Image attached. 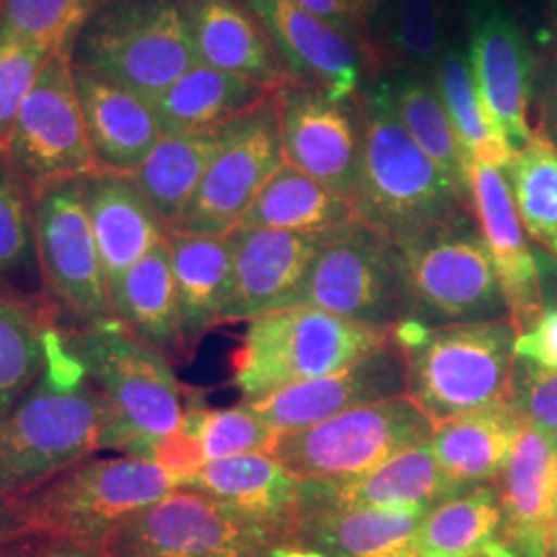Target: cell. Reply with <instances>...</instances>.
Here are the masks:
<instances>
[{"instance_id": "1", "label": "cell", "mask_w": 557, "mask_h": 557, "mask_svg": "<svg viewBox=\"0 0 557 557\" xmlns=\"http://www.w3.org/2000/svg\"><path fill=\"white\" fill-rule=\"evenodd\" d=\"M112 425L108 400L54 324L40 376L0 418V496H20L106 450Z\"/></svg>"}, {"instance_id": "2", "label": "cell", "mask_w": 557, "mask_h": 557, "mask_svg": "<svg viewBox=\"0 0 557 557\" xmlns=\"http://www.w3.org/2000/svg\"><path fill=\"white\" fill-rule=\"evenodd\" d=\"M359 165L351 205L359 221L397 246L469 213L450 182L405 131L391 87L359 106Z\"/></svg>"}, {"instance_id": "3", "label": "cell", "mask_w": 557, "mask_h": 557, "mask_svg": "<svg viewBox=\"0 0 557 557\" xmlns=\"http://www.w3.org/2000/svg\"><path fill=\"white\" fill-rule=\"evenodd\" d=\"M393 338L407 361V397L440 421L508 398L518 333L510 319L425 326L405 320Z\"/></svg>"}, {"instance_id": "4", "label": "cell", "mask_w": 557, "mask_h": 557, "mask_svg": "<svg viewBox=\"0 0 557 557\" xmlns=\"http://www.w3.org/2000/svg\"><path fill=\"white\" fill-rule=\"evenodd\" d=\"M200 60L180 0H98L73 48V64L153 100Z\"/></svg>"}, {"instance_id": "5", "label": "cell", "mask_w": 557, "mask_h": 557, "mask_svg": "<svg viewBox=\"0 0 557 557\" xmlns=\"http://www.w3.org/2000/svg\"><path fill=\"white\" fill-rule=\"evenodd\" d=\"M182 487L140 458H85L13 496L32 533L101 549L126 518Z\"/></svg>"}, {"instance_id": "6", "label": "cell", "mask_w": 557, "mask_h": 557, "mask_svg": "<svg viewBox=\"0 0 557 557\" xmlns=\"http://www.w3.org/2000/svg\"><path fill=\"white\" fill-rule=\"evenodd\" d=\"M393 337L312 306H289L250 320L234 356L244 400L338 372Z\"/></svg>"}, {"instance_id": "7", "label": "cell", "mask_w": 557, "mask_h": 557, "mask_svg": "<svg viewBox=\"0 0 557 557\" xmlns=\"http://www.w3.org/2000/svg\"><path fill=\"white\" fill-rule=\"evenodd\" d=\"M64 333L112 409L114 425L106 450L122 453L135 440L178 430L184 398L163 351L135 337L114 317Z\"/></svg>"}, {"instance_id": "8", "label": "cell", "mask_w": 557, "mask_h": 557, "mask_svg": "<svg viewBox=\"0 0 557 557\" xmlns=\"http://www.w3.org/2000/svg\"><path fill=\"white\" fill-rule=\"evenodd\" d=\"M296 306L393 331L411 317L397 244L359 220L326 232Z\"/></svg>"}, {"instance_id": "9", "label": "cell", "mask_w": 557, "mask_h": 557, "mask_svg": "<svg viewBox=\"0 0 557 557\" xmlns=\"http://www.w3.org/2000/svg\"><path fill=\"white\" fill-rule=\"evenodd\" d=\"M287 531L178 487L126 518L103 543L106 557H273Z\"/></svg>"}, {"instance_id": "10", "label": "cell", "mask_w": 557, "mask_h": 557, "mask_svg": "<svg viewBox=\"0 0 557 557\" xmlns=\"http://www.w3.org/2000/svg\"><path fill=\"white\" fill-rule=\"evenodd\" d=\"M467 213L398 246L411 317L434 329L510 319L492 259Z\"/></svg>"}, {"instance_id": "11", "label": "cell", "mask_w": 557, "mask_h": 557, "mask_svg": "<svg viewBox=\"0 0 557 557\" xmlns=\"http://www.w3.org/2000/svg\"><path fill=\"white\" fill-rule=\"evenodd\" d=\"M432 436L434 423L403 395L278 434L271 453L299 479H337L376 469Z\"/></svg>"}, {"instance_id": "12", "label": "cell", "mask_w": 557, "mask_h": 557, "mask_svg": "<svg viewBox=\"0 0 557 557\" xmlns=\"http://www.w3.org/2000/svg\"><path fill=\"white\" fill-rule=\"evenodd\" d=\"M2 158L32 197L46 184L100 170L81 110L73 52L46 59Z\"/></svg>"}, {"instance_id": "13", "label": "cell", "mask_w": 557, "mask_h": 557, "mask_svg": "<svg viewBox=\"0 0 557 557\" xmlns=\"http://www.w3.org/2000/svg\"><path fill=\"white\" fill-rule=\"evenodd\" d=\"M34 234L41 277L57 314L77 331L112 319L108 281L81 178L46 184L34 195Z\"/></svg>"}, {"instance_id": "14", "label": "cell", "mask_w": 557, "mask_h": 557, "mask_svg": "<svg viewBox=\"0 0 557 557\" xmlns=\"http://www.w3.org/2000/svg\"><path fill=\"white\" fill-rule=\"evenodd\" d=\"M285 163L278 91L221 126L220 147L174 232L227 236ZM172 232V234H174Z\"/></svg>"}, {"instance_id": "15", "label": "cell", "mask_w": 557, "mask_h": 557, "mask_svg": "<svg viewBox=\"0 0 557 557\" xmlns=\"http://www.w3.org/2000/svg\"><path fill=\"white\" fill-rule=\"evenodd\" d=\"M469 64L479 98L494 128L517 153L533 131V54L515 17L496 0H478L471 9Z\"/></svg>"}, {"instance_id": "16", "label": "cell", "mask_w": 557, "mask_h": 557, "mask_svg": "<svg viewBox=\"0 0 557 557\" xmlns=\"http://www.w3.org/2000/svg\"><path fill=\"white\" fill-rule=\"evenodd\" d=\"M403 395H407V361L397 341L391 337L338 372L244 403L278 434H285L361 405Z\"/></svg>"}, {"instance_id": "17", "label": "cell", "mask_w": 557, "mask_h": 557, "mask_svg": "<svg viewBox=\"0 0 557 557\" xmlns=\"http://www.w3.org/2000/svg\"><path fill=\"white\" fill-rule=\"evenodd\" d=\"M278 112L285 161L351 202L361 135L349 101H335L314 85L289 83L278 89Z\"/></svg>"}, {"instance_id": "18", "label": "cell", "mask_w": 557, "mask_h": 557, "mask_svg": "<svg viewBox=\"0 0 557 557\" xmlns=\"http://www.w3.org/2000/svg\"><path fill=\"white\" fill-rule=\"evenodd\" d=\"M469 207L492 259L502 294L518 335L527 333L543 312L537 255L527 242L506 174L471 161Z\"/></svg>"}, {"instance_id": "19", "label": "cell", "mask_w": 557, "mask_h": 557, "mask_svg": "<svg viewBox=\"0 0 557 557\" xmlns=\"http://www.w3.org/2000/svg\"><path fill=\"white\" fill-rule=\"evenodd\" d=\"M232 294L221 322H238L296 306L324 234L236 227Z\"/></svg>"}, {"instance_id": "20", "label": "cell", "mask_w": 557, "mask_h": 557, "mask_svg": "<svg viewBox=\"0 0 557 557\" xmlns=\"http://www.w3.org/2000/svg\"><path fill=\"white\" fill-rule=\"evenodd\" d=\"M246 2L294 83L320 87L335 101H349L358 94L361 48L356 41L292 0Z\"/></svg>"}, {"instance_id": "21", "label": "cell", "mask_w": 557, "mask_h": 557, "mask_svg": "<svg viewBox=\"0 0 557 557\" xmlns=\"http://www.w3.org/2000/svg\"><path fill=\"white\" fill-rule=\"evenodd\" d=\"M499 533L517 557H549L557 531V446L520 421L498 478Z\"/></svg>"}, {"instance_id": "22", "label": "cell", "mask_w": 557, "mask_h": 557, "mask_svg": "<svg viewBox=\"0 0 557 557\" xmlns=\"http://www.w3.org/2000/svg\"><path fill=\"white\" fill-rule=\"evenodd\" d=\"M471 490L448 478L425 442L376 469L337 479H301V510L312 508H438ZM299 510V512H301Z\"/></svg>"}, {"instance_id": "23", "label": "cell", "mask_w": 557, "mask_h": 557, "mask_svg": "<svg viewBox=\"0 0 557 557\" xmlns=\"http://www.w3.org/2000/svg\"><path fill=\"white\" fill-rule=\"evenodd\" d=\"M81 186L108 292H112L170 234L131 174L96 170L81 178Z\"/></svg>"}, {"instance_id": "24", "label": "cell", "mask_w": 557, "mask_h": 557, "mask_svg": "<svg viewBox=\"0 0 557 557\" xmlns=\"http://www.w3.org/2000/svg\"><path fill=\"white\" fill-rule=\"evenodd\" d=\"M202 64L269 91L294 83L260 21L236 0H180Z\"/></svg>"}, {"instance_id": "25", "label": "cell", "mask_w": 557, "mask_h": 557, "mask_svg": "<svg viewBox=\"0 0 557 557\" xmlns=\"http://www.w3.org/2000/svg\"><path fill=\"white\" fill-rule=\"evenodd\" d=\"M428 508H312L301 510L287 541L322 557H395L409 543Z\"/></svg>"}, {"instance_id": "26", "label": "cell", "mask_w": 557, "mask_h": 557, "mask_svg": "<svg viewBox=\"0 0 557 557\" xmlns=\"http://www.w3.org/2000/svg\"><path fill=\"white\" fill-rule=\"evenodd\" d=\"M81 110L100 170L133 174L163 133L149 101L75 66Z\"/></svg>"}, {"instance_id": "27", "label": "cell", "mask_w": 557, "mask_h": 557, "mask_svg": "<svg viewBox=\"0 0 557 557\" xmlns=\"http://www.w3.org/2000/svg\"><path fill=\"white\" fill-rule=\"evenodd\" d=\"M246 517L289 529L301 510V479L273 453L209 460L186 485Z\"/></svg>"}, {"instance_id": "28", "label": "cell", "mask_w": 557, "mask_h": 557, "mask_svg": "<svg viewBox=\"0 0 557 557\" xmlns=\"http://www.w3.org/2000/svg\"><path fill=\"white\" fill-rule=\"evenodd\" d=\"M168 239L184 341L195 343L209 329L221 324V314L232 294L234 244L230 234L174 232Z\"/></svg>"}, {"instance_id": "29", "label": "cell", "mask_w": 557, "mask_h": 557, "mask_svg": "<svg viewBox=\"0 0 557 557\" xmlns=\"http://www.w3.org/2000/svg\"><path fill=\"white\" fill-rule=\"evenodd\" d=\"M520 419L508 400L490 405L434 425L430 440L442 471L465 490L492 483L502 475L515 440Z\"/></svg>"}, {"instance_id": "30", "label": "cell", "mask_w": 557, "mask_h": 557, "mask_svg": "<svg viewBox=\"0 0 557 557\" xmlns=\"http://www.w3.org/2000/svg\"><path fill=\"white\" fill-rule=\"evenodd\" d=\"M112 314L135 337L163 354L186 345L178 292L172 271L170 239L160 244L120 278L110 292Z\"/></svg>"}, {"instance_id": "31", "label": "cell", "mask_w": 557, "mask_h": 557, "mask_svg": "<svg viewBox=\"0 0 557 557\" xmlns=\"http://www.w3.org/2000/svg\"><path fill=\"white\" fill-rule=\"evenodd\" d=\"M271 94L275 91L199 62L149 100V106L156 112L163 137H168L218 128L252 110Z\"/></svg>"}, {"instance_id": "32", "label": "cell", "mask_w": 557, "mask_h": 557, "mask_svg": "<svg viewBox=\"0 0 557 557\" xmlns=\"http://www.w3.org/2000/svg\"><path fill=\"white\" fill-rule=\"evenodd\" d=\"M358 220L354 205L287 161L267 180L238 227L326 234Z\"/></svg>"}, {"instance_id": "33", "label": "cell", "mask_w": 557, "mask_h": 557, "mask_svg": "<svg viewBox=\"0 0 557 557\" xmlns=\"http://www.w3.org/2000/svg\"><path fill=\"white\" fill-rule=\"evenodd\" d=\"M499 527L498 485L485 483L428 512L409 552L418 557H517Z\"/></svg>"}, {"instance_id": "34", "label": "cell", "mask_w": 557, "mask_h": 557, "mask_svg": "<svg viewBox=\"0 0 557 557\" xmlns=\"http://www.w3.org/2000/svg\"><path fill=\"white\" fill-rule=\"evenodd\" d=\"M221 126L161 137L149 158L131 174L168 234L178 227L218 153Z\"/></svg>"}, {"instance_id": "35", "label": "cell", "mask_w": 557, "mask_h": 557, "mask_svg": "<svg viewBox=\"0 0 557 557\" xmlns=\"http://www.w3.org/2000/svg\"><path fill=\"white\" fill-rule=\"evenodd\" d=\"M54 324L44 304L0 283V418L40 376Z\"/></svg>"}, {"instance_id": "36", "label": "cell", "mask_w": 557, "mask_h": 557, "mask_svg": "<svg viewBox=\"0 0 557 557\" xmlns=\"http://www.w3.org/2000/svg\"><path fill=\"white\" fill-rule=\"evenodd\" d=\"M391 98L405 131L469 205V165L473 160L458 139L436 87L418 79L403 81L391 89Z\"/></svg>"}, {"instance_id": "37", "label": "cell", "mask_w": 557, "mask_h": 557, "mask_svg": "<svg viewBox=\"0 0 557 557\" xmlns=\"http://www.w3.org/2000/svg\"><path fill=\"white\" fill-rule=\"evenodd\" d=\"M436 91L471 160L504 172L515 158V151L487 119L473 81L469 54L457 44L444 48L440 54Z\"/></svg>"}, {"instance_id": "38", "label": "cell", "mask_w": 557, "mask_h": 557, "mask_svg": "<svg viewBox=\"0 0 557 557\" xmlns=\"http://www.w3.org/2000/svg\"><path fill=\"white\" fill-rule=\"evenodd\" d=\"M524 232L557 260V145L533 131L504 170Z\"/></svg>"}, {"instance_id": "39", "label": "cell", "mask_w": 557, "mask_h": 557, "mask_svg": "<svg viewBox=\"0 0 557 557\" xmlns=\"http://www.w3.org/2000/svg\"><path fill=\"white\" fill-rule=\"evenodd\" d=\"M98 0H0V46L36 44L52 52H73Z\"/></svg>"}, {"instance_id": "40", "label": "cell", "mask_w": 557, "mask_h": 557, "mask_svg": "<svg viewBox=\"0 0 557 557\" xmlns=\"http://www.w3.org/2000/svg\"><path fill=\"white\" fill-rule=\"evenodd\" d=\"M199 434L207 462L248 453H271L278 436L277 430L259 418L244 400L230 409H209L202 400Z\"/></svg>"}, {"instance_id": "41", "label": "cell", "mask_w": 557, "mask_h": 557, "mask_svg": "<svg viewBox=\"0 0 557 557\" xmlns=\"http://www.w3.org/2000/svg\"><path fill=\"white\" fill-rule=\"evenodd\" d=\"M200 393H188L184 397V418L178 430L158 436L140 438L124 446V457L140 458L168 471L180 485H186L207 465V455L199 434Z\"/></svg>"}, {"instance_id": "42", "label": "cell", "mask_w": 557, "mask_h": 557, "mask_svg": "<svg viewBox=\"0 0 557 557\" xmlns=\"http://www.w3.org/2000/svg\"><path fill=\"white\" fill-rule=\"evenodd\" d=\"M506 400L524 425L557 446V370L517 356Z\"/></svg>"}, {"instance_id": "43", "label": "cell", "mask_w": 557, "mask_h": 557, "mask_svg": "<svg viewBox=\"0 0 557 557\" xmlns=\"http://www.w3.org/2000/svg\"><path fill=\"white\" fill-rule=\"evenodd\" d=\"M50 52L36 44L11 41L0 46V156L13 135L21 106Z\"/></svg>"}, {"instance_id": "44", "label": "cell", "mask_w": 557, "mask_h": 557, "mask_svg": "<svg viewBox=\"0 0 557 557\" xmlns=\"http://www.w3.org/2000/svg\"><path fill=\"white\" fill-rule=\"evenodd\" d=\"M27 195L0 156V278L15 273L29 257L34 215Z\"/></svg>"}, {"instance_id": "45", "label": "cell", "mask_w": 557, "mask_h": 557, "mask_svg": "<svg viewBox=\"0 0 557 557\" xmlns=\"http://www.w3.org/2000/svg\"><path fill=\"white\" fill-rule=\"evenodd\" d=\"M440 0H397L393 44L403 59L418 66H436L442 54Z\"/></svg>"}, {"instance_id": "46", "label": "cell", "mask_w": 557, "mask_h": 557, "mask_svg": "<svg viewBox=\"0 0 557 557\" xmlns=\"http://www.w3.org/2000/svg\"><path fill=\"white\" fill-rule=\"evenodd\" d=\"M292 2L298 4L299 9L308 11L310 15L333 25L341 34H345L349 40L356 41L361 50H366L368 57H372L368 40H366L361 27H359L349 0H292Z\"/></svg>"}, {"instance_id": "47", "label": "cell", "mask_w": 557, "mask_h": 557, "mask_svg": "<svg viewBox=\"0 0 557 557\" xmlns=\"http://www.w3.org/2000/svg\"><path fill=\"white\" fill-rule=\"evenodd\" d=\"M354 15L358 20L359 27L368 40L370 52L374 54L372 38L384 36L391 38L393 34V21H395V7L397 0H349Z\"/></svg>"}, {"instance_id": "48", "label": "cell", "mask_w": 557, "mask_h": 557, "mask_svg": "<svg viewBox=\"0 0 557 557\" xmlns=\"http://www.w3.org/2000/svg\"><path fill=\"white\" fill-rule=\"evenodd\" d=\"M32 533L21 517L20 506L13 496H0V543Z\"/></svg>"}, {"instance_id": "49", "label": "cell", "mask_w": 557, "mask_h": 557, "mask_svg": "<svg viewBox=\"0 0 557 557\" xmlns=\"http://www.w3.org/2000/svg\"><path fill=\"white\" fill-rule=\"evenodd\" d=\"M50 541L46 535L27 533L7 543H0V557H34Z\"/></svg>"}, {"instance_id": "50", "label": "cell", "mask_w": 557, "mask_h": 557, "mask_svg": "<svg viewBox=\"0 0 557 557\" xmlns=\"http://www.w3.org/2000/svg\"><path fill=\"white\" fill-rule=\"evenodd\" d=\"M34 557H106V554L94 547H83L77 543L50 539Z\"/></svg>"}, {"instance_id": "51", "label": "cell", "mask_w": 557, "mask_h": 557, "mask_svg": "<svg viewBox=\"0 0 557 557\" xmlns=\"http://www.w3.org/2000/svg\"><path fill=\"white\" fill-rule=\"evenodd\" d=\"M543 120H545V135L557 145V66L545 85L543 94Z\"/></svg>"}, {"instance_id": "52", "label": "cell", "mask_w": 557, "mask_h": 557, "mask_svg": "<svg viewBox=\"0 0 557 557\" xmlns=\"http://www.w3.org/2000/svg\"><path fill=\"white\" fill-rule=\"evenodd\" d=\"M395 557H418L416 554H411V552H405V554H398V556Z\"/></svg>"}, {"instance_id": "53", "label": "cell", "mask_w": 557, "mask_h": 557, "mask_svg": "<svg viewBox=\"0 0 557 557\" xmlns=\"http://www.w3.org/2000/svg\"><path fill=\"white\" fill-rule=\"evenodd\" d=\"M552 552L556 554L557 556V531H556V537H554V547H552Z\"/></svg>"}]
</instances>
